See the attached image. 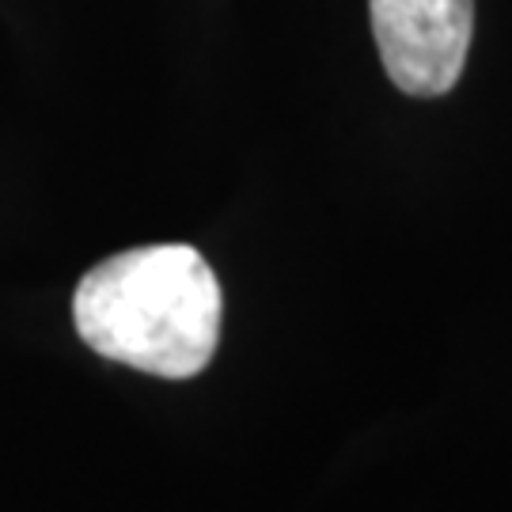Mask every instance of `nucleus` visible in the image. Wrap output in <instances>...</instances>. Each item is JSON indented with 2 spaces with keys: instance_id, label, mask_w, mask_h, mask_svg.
<instances>
[{
  "instance_id": "nucleus-1",
  "label": "nucleus",
  "mask_w": 512,
  "mask_h": 512,
  "mask_svg": "<svg viewBox=\"0 0 512 512\" xmlns=\"http://www.w3.org/2000/svg\"><path fill=\"white\" fill-rule=\"evenodd\" d=\"M220 281L186 243L133 247L80 277L76 334L118 365L164 380L198 376L220 342Z\"/></svg>"
},
{
  "instance_id": "nucleus-2",
  "label": "nucleus",
  "mask_w": 512,
  "mask_h": 512,
  "mask_svg": "<svg viewBox=\"0 0 512 512\" xmlns=\"http://www.w3.org/2000/svg\"><path fill=\"white\" fill-rule=\"evenodd\" d=\"M372 35L391 84L418 99L452 92L463 76L475 0H368Z\"/></svg>"
}]
</instances>
